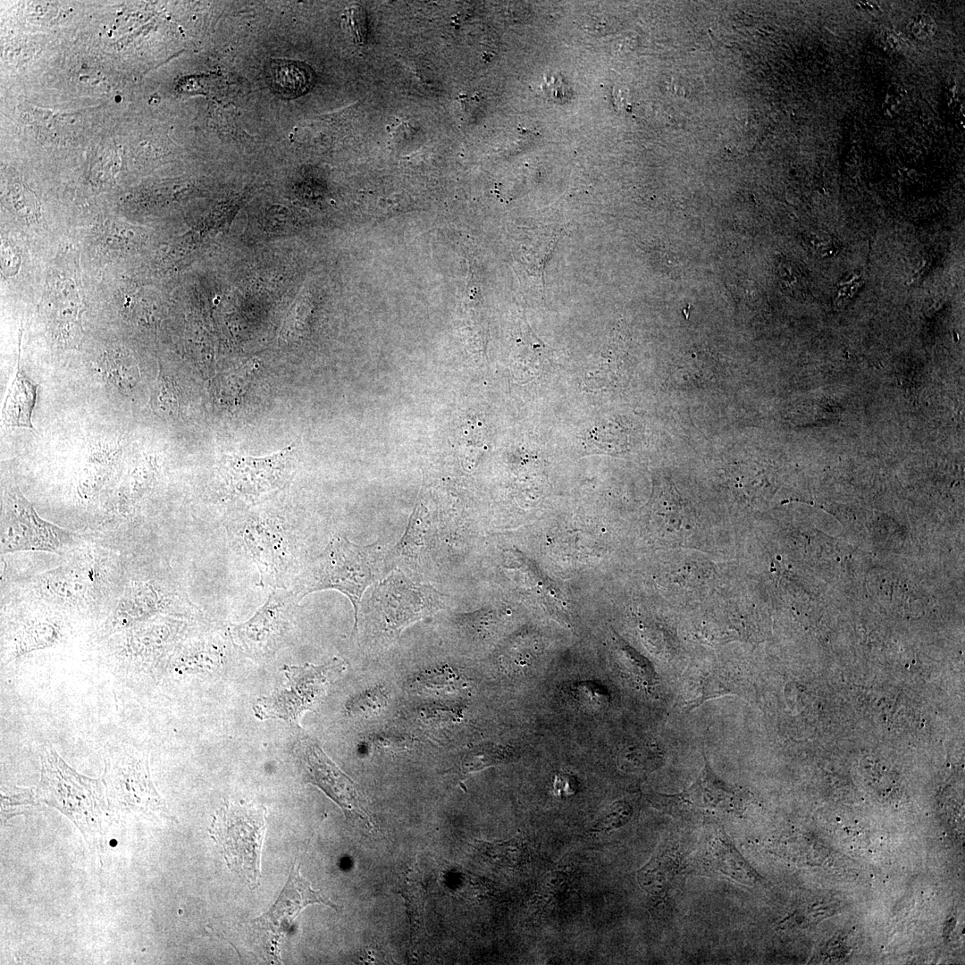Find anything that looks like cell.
Instances as JSON below:
<instances>
[{
    "label": "cell",
    "instance_id": "cell-11",
    "mask_svg": "<svg viewBox=\"0 0 965 965\" xmlns=\"http://www.w3.org/2000/svg\"><path fill=\"white\" fill-rule=\"evenodd\" d=\"M301 768L307 782L318 786L331 798L347 814L373 827V819L355 783L341 772L311 742L301 741L297 748Z\"/></svg>",
    "mask_w": 965,
    "mask_h": 965
},
{
    "label": "cell",
    "instance_id": "cell-20",
    "mask_svg": "<svg viewBox=\"0 0 965 965\" xmlns=\"http://www.w3.org/2000/svg\"><path fill=\"white\" fill-rule=\"evenodd\" d=\"M61 629L49 621H34L18 629L13 637L12 656L18 658L54 646L61 639Z\"/></svg>",
    "mask_w": 965,
    "mask_h": 965
},
{
    "label": "cell",
    "instance_id": "cell-1",
    "mask_svg": "<svg viewBox=\"0 0 965 965\" xmlns=\"http://www.w3.org/2000/svg\"><path fill=\"white\" fill-rule=\"evenodd\" d=\"M39 758L41 774L36 791L40 801L66 816L91 848L103 849L105 824L112 814L103 780L78 773L49 743L41 746Z\"/></svg>",
    "mask_w": 965,
    "mask_h": 965
},
{
    "label": "cell",
    "instance_id": "cell-29",
    "mask_svg": "<svg viewBox=\"0 0 965 965\" xmlns=\"http://www.w3.org/2000/svg\"><path fill=\"white\" fill-rule=\"evenodd\" d=\"M348 21L349 30L357 42L364 44L367 32L366 17L364 10L358 5L352 6L348 12Z\"/></svg>",
    "mask_w": 965,
    "mask_h": 965
},
{
    "label": "cell",
    "instance_id": "cell-4",
    "mask_svg": "<svg viewBox=\"0 0 965 965\" xmlns=\"http://www.w3.org/2000/svg\"><path fill=\"white\" fill-rule=\"evenodd\" d=\"M264 805L226 801L208 829L227 867L254 890L260 885L261 851L265 834Z\"/></svg>",
    "mask_w": 965,
    "mask_h": 965
},
{
    "label": "cell",
    "instance_id": "cell-3",
    "mask_svg": "<svg viewBox=\"0 0 965 965\" xmlns=\"http://www.w3.org/2000/svg\"><path fill=\"white\" fill-rule=\"evenodd\" d=\"M103 783L111 813L174 819L156 791L148 752L128 742L106 744Z\"/></svg>",
    "mask_w": 965,
    "mask_h": 965
},
{
    "label": "cell",
    "instance_id": "cell-22",
    "mask_svg": "<svg viewBox=\"0 0 965 965\" xmlns=\"http://www.w3.org/2000/svg\"><path fill=\"white\" fill-rule=\"evenodd\" d=\"M477 845L482 853L499 866L516 868L524 860L526 849L524 839L521 835L506 842L491 843L478 842Z\"/></svg>",
    "mask_w": 965,
    "mask_h": 965
},
{
    "label": "cell",
    "instance_id": "cell-8",
    "mask_svg": "<svg viewBox=\"0 0 965 965\" xmlns=\"http://www.w3.org/2000/svg\"><path fill=\"white\" fill-rule=\"evenodd\" d=\"M442 600L441 592L413 583L399 573L377 584L370 596V605L378 614L382 628L390 632L436 612Z\"/></svg>",
    "mask_w": 965,
    "mask_h": 965
},
{
    "label": "cell",
    "instance_id": "cell-2",
    "mask_svg": "<svg viewBox=\"0 0 965 965\" xmlns=\"http://www.w3.org/2000/svg\"><path fill=\"white\" fill-rule=\"evenodd\" d=\"M381 557L378 543L362 547L345 537L335 536L299 575L292 592L298 600L323 590L343 593L353 606L354 632H357L361 599L378 575Z\"/></svg>",
    "mask_w": 965,
    "mask_h": 965
},
{
    "label": "cell",
    "instance_id": "cell-17",
    "mask_svg": "<svg viewBox=\"0 0 965 965\" xmlns=\"http://www.w3.org/2000/svg\"><path fill=\"white\" fill-rule=\"evenodd\" d=\"M20 355L14 379L3 405L2 421L6 426L22 427L35 432L31 415L37 399L38 384L22 371Z\"/></svg>",
    "mask_w": 965,
    "mask_h": 965
},
{
    "label": "cell",
    "instance_id": "cell-26",
    "mask_svg": "<svg viewBox=\"0 0 965 965\" xmlns=\"http://www.w3.org/2000/svg\"><path fill=\"white\" fill-rule=\"evenodd\" d=\"M648 747L628 748L620 754L619 762L628 771L651 770L659 765V757Z\"/></svg>",
    "mask_w": 965,
    "mask_h": 965
},
{
    "label": "cell",
    "instance_id": "cell-14",
    "mask_svg": "<svg viewBox=\"0 0 965 965\" xmlns=\"http://www.w3.org/2000/svg\"><path fill=\"white\" fill-rule=\"evenodd\" d=\"M694 860L704 870L741 885L753 886L761 882L758 872L737 850L725 829L715 821L709 824L702 846Z\"/></svg>",
    "mask_w": 965,
    "mask_h": 965
},
{
    "label": "cell",
    "instance_id": "cell-24",
    "mask_svg": "<svg viewBox=\"0 0 965 965\" xmlns=\"http://www.w3.org/2000/svg\"><path fill=\"white\" fill-rule=\"evenodd\" d=\"M633 813V808L627 801H615L600 814L590 832L603 835L617 830L630 821Z\"/></svg>",
    "mask_w": 965,
    "mask_h": 965
},
{
    "label": "cell",
    "instance_id": "cell-6",
    "mask_svg": "<svg viewBox=\"0 0 965 965\" xmlns=\"http://www.w3.org/2000/svg\"><path fill=\"white\" fill-rule=\"evenodd\" d=\"M1 553H61L75 542L74 535L44 520L19 488L6 491L1 517Z\"/></svg>",
    "mask_w": 965,
    "mask_h": 965
},
{
    "label": "cell",
    "instance_id": "cell-13",
    "mask_svg": "<svg viewBox=\"0 0 965 965\" xmlns=\"http://www.w3.org/2000/svg\"><path fill=\"white\" fill-rule=\"evenodd\" d=\"M692 868L688 853L674 840H666L636 874L643 892L658 903H667Z\"/></svg>",
    "mask_w": 965,
    "mask_h": 965
},
{
    "label": "cell",
    "instance_id": "cell-7",
    "mask_svg": "<svg viewBox=\"0 0 965 965\" xmlns=\"http://www.w3.org/2000/svg\"><path fill=\"white\" fill-rule=\"evenodd\" d=\"M338 666H289L284 667L285 682L269 696L256 700L254 712L260 719H282L298 725L303 714L313 708L324 693L327 673Z\"/></svg>",
    "mask_w": 965,
    "mask_h": 965
},
{
    "label": "cell",
    "instance_id": "cell-27",
    "mask_svg": "<svg viewBox=\"0 0 965 965\" xmlns=\"http://www.w3.org/2000/svg\"><path fill=\"white\" fill-rule=\"evenodd\" d=\"M387 702L386 696L380 688L372 689L353 698L347 705L351 714L373 715L382 709Z\"/></svg>",
    "mask_w": 965,
    "mask_h": 965
},
{
    "label": "cell",
    "instance_id": "cell-18",
    "mask_svg": "<svg viewBox=\"0 0 965 965\" xmlns=\"http://www.w3.org/2000/svg\"><path fill=\"white\" fill-rule=\"evenodd\" d=\"M267 78L279 94L290 97L304 94L314 82V74L308 66L288 60L271 62L267 69Z\"/></svg>",
    "mask_w": 965,
    "mask_h": 965
},
{
    "label": "cell",
    "instance_id": "cell-16",
    "mask_svg": "<svg viewBox=\"0 0 965 965\" xmlns=\"http://www.w3.org/2000/svg\"><path fill=\"white\" fill-rule=\"evenodd\" d=\"M170 607L168 599L148 582H131L120 597L109 623V629H128L154 616L165 612Z\"/></svg>",
    "mask_w": 965,
    "mask_h": 965
},
{
    "label": "cell",
    "instance_id": "cell-15",
    "mask_svg": "<svg viewBox=\"0 0 965 965\" xmlns=\"http://www.w3.org/2000/svg\"><path fill=\"white\" fill-rule=\"evenodd\" d=\"M281 536L269 521L251 520L244 525L243 540L259 567L261 581L267 583H281L279 578L286 567V544Z\"/></svg>",
    "mask_w": 965,
    "mask_h": 965
},
{
    "label": "cell",
    "instance_id": "cell-5",
    "mask_svg": "<svg viewBox=\"0 0 965 965\" xmlns=\"http://www.w3.org/2000/svg\"><path fill=\"white\" fill-rule=\"evenodd\" d=\"M647 798L656 809L673 817L710 822L713 818L741 815L747 804L746 791L721 779L706 758L700 775L689 787L673 794L652 793Z\"/></svg>",
    "mask_w": 965,
    "mask_h": 965
},
{
    "label": "cell",
    "instance_id": "cell-28",
    "mask_svg": "<svg viewBox=\"0 0 965 965\" xmlns=\"http://www.w3.org/2000/svg\"><path fill=\"white\" fill-rule=\"evenodd\" d=\"M155 391L152 398L153 407L165 415L175 413L178 398L173 382L162 373Z\"/></svg>",
    "mask_w": 965,
    "mask_h": 965
},
{
    "label": "cell",
    "instance_id": "cell-10",
    "mask_svg": "<svg viewBox=\"0 0 965 965\" xmlns=\"http://www.w3.org/2000/svg\"><path fill=\"white\" fill-rule=\"evenodd\" d=\"M291 471V448L264 457L224 455L221 460V474L229 487L245 497H258L281 488Z\"/></svg>",
    "mask_w": 965,
    "mask_h": 965
},
{
    "label": "cell",
    "instance_id": "cell-12",
    "mask_svg": "<svg viewBox=\"0 0 965 965\" xmlns=\"http://www.w3.org/2000/svg\"><path fill=\"white\" fill-rule=\"evenodd\" d=\"M313 903H323L339 910L338 906L320 891H315L311 887L310 883L301 876L300 865L293 864L284 888L274 904L267 912L254 920L256 927L265 933L267 944L272 947L273 960L277 961L279 955L275 952L280 938L290 930L294 919L300 911Z\"/></svg>",
    "mask_w": 965,
    "mask_h": 965
},
{
    "label": "cell",
    "instance_id": "cell-25",
    "mask_svg": "<svg viewBox=\"0 0 965 965\" xmlns=\"http://www.w3.org/2000/svg\"><path fill=\"white\" fill-rule=\"evenodd\" d=\"M567 886V876L558 870L549 872L542 878L533 896V904L537 911H541L552 902L557 901Z\"/></svg>",
    "mask_w": 965,
    "mask_h": 965
},
{
    "label": "cell",
    "instance_id": "cell-19",
    "mask_svg": "<svg viewBox=\"0 0 965 965\" xmlns=\"http://www.w3.org/2000/svg\"><path fill=\"white\" fill-rule=\"evenodd\" d=\"M399 892L405 900L412 932L424 931V913L427 890L415 860L403 872Z\"/></svg>",
    "mask_w": 965,
    "mask_h": 965
},
{
    "label": "cell",
    "instance_id": "cell-23",
    "mask_svg": "<svg viewBox=\"0 0 965 965\" xmlns=\"http://www.w3.org/2000/svg\"><path fill=\"white\" fill-rule=\"evenodd\" d=\"M40 803L36 789L19 786L2 788L1 812L4 818L25 813Z\"/></svg>",
    "mask_w": 965,
    "mask_h": 965
},
{
    "label": "cell",
    "instance_id": "cell-21",
    "mask_svg": "<svg viewBox=\"0 0 965 965\" xmlns=\"http://www.w3.org/2000/svg\"><path fill=\"white\" fill-rule=\"evenodd\" d=\"M512 757L513 752L508 747L496 744L477 745L462 756L458 772L464 777L487 767L507 762Z\"/></svg>",
    "mask_w": 965,
    "mask_h": 965
},
{
    "label": "cell",
    "instance_id": "cell-9",
    "mask_svg": "<svg viewBox=\"0 0 965 965\" xmlns=\"http://www.w3.org/2000/svg\"><path fill=\"white\" fill-rule=\"evenodd\" d=\"M298 601L292 590L275 589L251 618L231 628L233 642L249 658H271L283 644Z\"/></svg>",
    "mask_w": 965,
    "mask_h": 965
}]
</instances>
